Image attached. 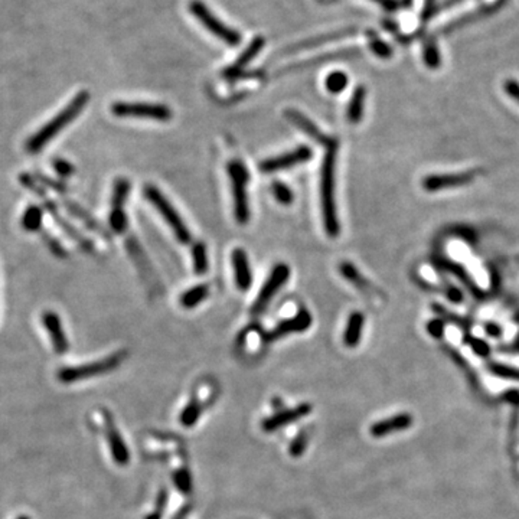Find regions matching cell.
Returning a JSON list of instances; mask_svg holds the SVG:
<instances>
[{"instance_id": "40", "label": "cell", "mask_w": 519, "mask_h": 519, "mask_svg": "<svg viewBox=\"0 0 519 519\" xmlns=\"http://www.w3.org/2000/svg\"><path fill=\"white\" fill-rule=\"evenodd\" d=\"M52 166H54L55 172L58 175H61V176H71L74 173V166L71 165L69 162H67L64 159H55L54 163H52Z\"/></svg>"}, {"instance_id": "26", "label": "cell", "mask_w": 519, "mask_h": 519, "mask_svg": "<svg viewBox=\"0 0 519 519\" xmlns=\"http://www.w3.org/2000/svg\"><path fill=\"white\" fill-rule=\"evenodd\" d=\"M130 192V182L127 179H117L114 182V189H113V198H111V210H124V203L127 201Z\"/></svg>"}, {"instance_id": "32", "label": "cell", "mask_w": 519, "mask_h": 519, "mask_svg": "<svg viewBox=\"0 0 519 519\" xmlns=\"http://www.w3.org/2000/svg\"><path fill=\"white\" fill-rule=\"evenodd\" d=\"M201 412H202V406L198 403V399H192V401L181 412V424L188 428L195 426L201 417Z\"/></svg>"}, {"instance_id": "22", "label": "cell", "mask_w": 519, "mask_h": 519, "mask_svg": "<svg viewBox=\"0 0 519 519\" xmlns=\"http://www.w3.org/2000/svg\"><path fill=\"white\" fill-rule=\"evenodd\" d=\"M352 32L353 31H349V29H344V31H339V32H332V34L320 35L318 38L306 39L303 42L296 43L293 48H287L286 52H298V51H306V49H310V48H316V47L322 45V43L332 42V41H338V39H342L345 36H349V34H352Z\"/></svg>"}, {"instance_id": "27", "label": "cell", "mask_w": 519, "mask_h": 519, "mask_svg": "<svg viewBox=\"0 0 519 519\" xmlns=\"http://www.w3.org/2000/svg\"><path fill=\"white\" fill-rule=\"evenodd\" d=\"M463 342L470 348V351L476 355V357L479 358H483V360H487L489 357H491L492 353V349H491V345H489L485 339L482 338H478V336H473L470 333H465V338H463Z\"/></svg>"}, {"instance_id": "18", "label": "cell", "mask_w": 519, "mask_h": 519, "mask_svg": "<svg viewBox=\"0 0 519 519\" xmlns=\"http://www.w3.org/2000/svg\"><path fill=\"white\" fill-rule=\"evenodd\" d=\"M339 272L344 276L345 280H348L351 285H353L361 293L368 296V298H381L382 296L379 290H377L369 280H366L357 269H355V265L352 263H348V261L340 263Z\"/></svg>"}, {"instance_id": "29", "label": "cell", "mask_w": 519, "mask_h": 519, "mask_svg": "<svg viewBox=\"0 0 519 519\" xmlns=\"http://www.w3.org/2000/svg\"><path fill=\"white\" fill-rule=\"evenodd\" d=\"M487 369H489V373H491L495 377H498V378L519 382V368H516V366L507 365V364H502V362H489Z\"/></svg>"}, {"instance_id": "20", "label": "cell", "mask_w": 519, "mask_h": 519, "mask_svg": "<svg viewBox=\"0 0 519 519\" xmlns=\"http://www.w3.org/2000/svg\"><path fill=\"white\" fill-rule=\"evenodd\" d=\"M365 326V316L361 311H353L349 315L346 328L344 332V344L346 348H357L361 344Z\"/></svg>"}, {"instance_id": "17", "label": "cell", "mask_w": 519, "mask_h": 519, "mask_svg": "<svg viewBox=\"0 0 519 519\" xmlns=\"http://www.w3.org/2000/svg\"><path fill=\"white\" fill-rule=\"evenodd\" d=\"M231 260H232L236 287H239V290L241 291H247L251 287V283H253V276H251L247 253L241 248H235L232 251Z\"/></svg>"}, {"instance_id": "37", "label": "cell", "mask_w": 519, "mask_h": 519, "mask_svg": "<svg viewBox=\"0 0 519 519\" xmlns=\"http://www.w3.org/2000/svg\"><path fill=\"white\" fill-rule=\"evenodd\" d=\"M426 331L433 339H443L444 333H446V323H444L443 319H433L427 322Z\"/></svg>"}, {"instance_id": "13", "label": "cell", "mask_w": 519, "mask_h": 519, "mask_svg": "<svg viewBox=\"0 0 519 519\" xmlns=\"http://www.w3.org/2000/svg\"><path fill=\"white\" fill-rule=\"evenodd\" d=\"M313 410V407H311L309 403H303L298 407L294 408H290V410H285V411H280L274 415H272V417L265 419L263 423H261V427L265 433H272V432H276V430L285 427L286 424H291L294 421H298L303 417H306V415L310 414V411Z\"/></svg>"}, {"instance_id": "39", "label": "cell", "mask_w": 519, "mask_h": 519, "mask_svg": "<svg viewBox=\"0 0 519 519\" xmlns=\"http://www.w3.org/2000/svg\"><path fill=\"white\" fill-rule=\"evenodd\" d=\"M175 482H176L177 487H179L182 492H189V491H190V483H192V482H190V476H189L188 470H179V472H176V474H175Z\"/></svg>"}, {"instance_id": "31", "label": "cell", "mask_w": 519, "mask_h": 519, "mask_svg": "<svg viewBox=\"0 0 519 519\" xmlns=\"http://www.w3.org/2000/svg\"><path fill=\"white\" fill-rule=\"evenodd\" d=\"M348 82H349V78L345 72L335 71L326 77L324 85H326V90H328L329 93L340 94L348 87Z\"/></svg>"}, {"instance_id": "23", "label": "cell", "mask_w": 519, "mask_h": 519, "mask_svg": "<svg viewBox=\"0 0 519 519\" xmlns=\"http://www.w3.org/2000/svg\"><path fill=\"white\" fill-rule=\"evenodd\" d=\"M127 248H129V251H130V254H131L133 260L136 261V264H137V267H139V270H140L142 276H143L147 281H149L151 285H156V286H157V280H156V276H155V273H153V270H152V267L149 265V261H147V260L144 258L143 251H142L140 247L136 244V241H135V240H130V241L127 243Z\"/></svg>"}, {"instance_id": "30", "label": "cell", "mask_w": 519, "mask_h": 519, "mask_svg": "<svg viewBox=\"0 0 519 519\" xmlns=\"http://www.w3.org/2000/svg\"><path fill=\"white\" fill-rule=\"evenodd\" d=\"M192 261H194V270L197 274H205L208 272V251L202 241H198L192 247Z\"/></svg>"}, {"instance_id": "36", "label": "cell", "mask_w": 519, "mask_h": 519, "mask_svg": "<svg viewBox=\"0 0 519 519\" xmlns=\"http://www.w3.org/2000/svg\"><path fill=\"white\" fill-rule=\"evenodd\" d=\"M371 49H373V52L378 56V58H382V59H388L391 55H393V49L385 43L384 41L378 39L374 34H371V43H369Z\"/></svg>"}, {"instance_id": "2", "label": "cell", "mask_w": 519, "mask_h": 519, "mask_svg": "<svg viewBox=\"0 0 519 519\" xmlns=\"http://www.w3.org/2000/svg\"><path fill=\"white\" fill-rule=\"evenodd\" d=\"M88 101H90V94H88V91H80L67 104L65 109L59 111L51 122H48L45 126H42V129H39L35 135L27 140V152L39 153L43 146L48 144L58 133H61L69 123L76 120L77 115L85 109Z\"/></svg>"}, {"instance_id": "43", "label": "cell", "mask_w": 519, "mask_h": 519, "mask_svg": "<svg viewBox=\"0 0 519 519\" xmlns=\"http://www.w3.org/2000/svg\"><path fill=\"white\" fill-rule=\"evenodd\" d=\"M483 331H485V333H486L487 336H491V338H494V339H499V338H502V335H503L502 326H499V324L495 323V322H487V323H485Z\"/></svg>"}, {"instance_id": "16", "label": "cell", "mask_w": 519, "mask_h": 519, "mask_svg": "<svg viewBox=\"0 0 519 519\" xmlns=\"http://www.w3.org/2000/svg\"><path fill=\"white\" fill-rule=\"evenodd\" d=\"M264 45H265V39L263 36H256L253 41L250 42V45L243 51V54L239 56V59H236V61L232 65L225 68V71L222 72V76L227 77V78L239 77L240 74L244 71V68L261 52Z\"/></svg>"}, {"instance_id": "15", "label": "cell", "mask_w": 519, "mask_h": 519, "mask_svg": "<svg viewBox=\"0 0 519 519\" xmlns=\"http://www.w3.org/2000/svg\"><path fill=\"white\" fill-rule=\"evenodd\" d=\"M42 323H43V326H45V329L48 331V333L51 336L54 351L56 353H65L69 349V342H68L67 335L64 332L63 323H61V319H59V316L55 313V311L48 310L42 315Z\"/></svg>"}, {"instance_id": "34", "label": "cell", "mask_w": 519, "mask_h": 519, "mask_svg": "<svg viewBox=\"0 0 519 519\" xmlns=\"http://www.w3.org/2000/svg\"><path fill=\"white\" fill-rule=\"evenodd\" d=\"M433 309H434V311H436V313L440 316V318H443L444 320H449L452 324H456V326H459V328H461V329H463L465 332L469 329V322L466 320V319H463V318H461V316H457V315H453V313H449V311L446 310V309H444L443 306H440V305H433Z\"/></svg>"}, {"instance_id": "11", "label": "cell", "mask_w": 519, "mask_h": 519, "mask_svg": "<svg viewBox=\"0 0 519 519\" xmlns=\"http://www.w3.org/2000/svg\"><path fill=\"white\" fill-rule=\"evenodd\" d=\"M311 322H313V318H311L310 311L306 310V309H300L298 315L281 322L274 331H272L270 333H267L264 336V339L267 340V342H273V340L281 339L283 336H287L290 333L305 332L310 328Z\"/></svg>"}, {"instance_id": "44", "label": "cell", "mask_w": 519, "mask_h": 519, "mask_svg": "<svg viewBox=\"0 0 519 519\" xmlns=\"http://www.w3.org/2000/svg\"><path fill=\"white\" fill-rule=\"evenodd\" d=\"M374 2L379 3L381 6H384L385 9H394L397 5L395 2H393V0H374Z\"/></svg>"}, {"instance_id": "8", "label": "cell", "mask_w": 519, "mask_h": 519, "mask_svg": "<svg viewBox=\"0 0 519 519\" xmlns=\"http://www.w3.org/2000/svg\"><path fill=\"white\" fill-rule=\"evenodd\" d=\"M289 277H290V267L287 264L280 263L274 265V269L272 270L269 278H267L263 289L260 290L257 296V300L253 305V309H251V313H253L254 316L261 315L265 310V307L270 305L272 299L274 298V294L286 285Z\"/></svg>"}, {"instance_id": "24", "label": "cell", "mask_w": 519, "mask_h": 519, "mask_svg": "<svg viewBox=\"0 0 519 519\" xmlns=\"http://www.w3.org/2000/svg\"><path fill=\"white\" fill-rule=\"evenodd\" d=\"M208 296H210V287L206 285H198L195 287L189 289L181 296V306L185 309H194L198 305H201Z\"/></svg>"}, {"instance_id": "38", "label": "cell", "mask_w": 519, "mask_h": 519, "mask_svg": "<svg viewBox=\"0 0 519 519\" xmlns=\"http://www.w3.org/2000/svg\"><path fill=\"white\" fill-rule=\"evenodd\" d=\"M307 443H309V436H307V433L306 432H302L298 437H296L293 441H291V444H290V454L293 456V457H300L303 453H305V450H306V448H307Z\"/></svg>"}, {"instance_id": "28", "label": "cell", "mask_w": 519, "mask_h": 519, "mask_svg": "<svg viewBox=\"0 0 519 519\" xmlns=\"http://www.w3.org/2000/svg\"><path fill=\"white\" fill-rule=\"evenodd\" d=\"M42 218H43V212L41 208L31 205L22 215V227L29 232L38 231L42 225Z\"/></svg>"}, {"instance_id": "33", "label": "cell", "mask_w": 519, "mask_h": 519, "mask_svg": "<svg viewBox=\"0 0 519 519\" xmlns=\"http://www.w3.org/2000/svg\"><path fill=\"white\" fill-rule=\"evenodd\" d=\"M423 58H424V64L432 68V69H436L440 67L441 64V58H440V51L439 48L434 45V43L428 42L424 45L423 48Z\"/></svg>"}, {"instance_id": "42", "label": "cell", "mask_w": 519, "mask_h": 519, "mask_svg": "<svg viewBox=\"0 0 519 519\" xmlns=\"http://www.w3.org/2000/svg\"><path fill=\"white\" fill-rule=\"evenodd\" d=\"M444 294H446V298L453 303H462L463 302V291L461 289H457L456 286L448 285L446 287H444Z\"/></svg>"}, {"instance_id": "35", "label": "cell", "mask_w": 519, "mask_h": 519, "mask_svg": "<svg viewBox=\"0 0 519 519\" xmlns=\"http://www.w3.org/2000/svg\"><path fill=\"white\" fill-rule=\"evenodd\" d=\"M272 190H273V195L274 198L281 203V205H290L293 202V192L291 189L285 185L283 182H274L273 186H272Z\"/></svg>"}, {"instance_id": "41", "label": "cell", "mask_w": 519, "mask_h": 519, "mask_svg": "<svg viewBox=\"0 0 519 519\" xmlns=\"http://www.w3.org/2000/svg\"><path fill=\"white\" fill-rule=\"evenodd\" d=\"M503 91L507 93L515 102L519 104V82L516 80H507L503 82Z\"/></svg>"}, {"instance_id": "25", "label": "cell", "mask_w": 519, "mask_h": 519, "mask_svg": "<svg viewBox=\"0 0 519 519\" xmlns=\"http://www.w3.org/2000/svg\"><path fill=\"white\" fill-rule=\"evenodd\" d=\"M65 205H67V208H68V211H71V212H72L74 215H76L77 218H80L88 228L93 230V231L97 232L98 235L104 236V239H109V234H107L106 231H104V230L100 227L98 222H97L90 214H88L87 211H84L82 208H80L78 205L72 203V202H67Z\"/></svg>"}, {"instance_id": "10", "label": "cell", "mask_w": 519, "mask_h": 519, "mask_svg": "<svg viewBox=\"0 0 519 519\" xmlns=\"http://www.w3.org/2000/svg\"><path fill=\"white\" fill-rule=\"evenodd\" d=\"M311 156H313V153H311L309 146H300V147H298V149H294L291 152H287V153H283L280 156H276V157L261 162L260 170L264 172V173H273V172H277V170L289 169V168H293V166L302 165V163H306Z\"/></svg>"}, {"instance_id": "4", "label": "cell", "mask_w": 519, "mask_h": 519, "mask_svg": "<svg viewBox=\"0 0 519 519\" xmlns=\"http://www.w3.org/2000/svg\"><path fill=\"white\" fill-rule=\"evenodd\" d=\"M228 176L232 184L234 194V215L240 225H245L250 219V208L247 198V184L250 179L248 170L241 160H231L227 166Z\"/></svg>"}, {"instance_id": "45", "label": "cell", "mask_w": 519, "mask_h": 519, "mask_svg": "<svg viewBox=\"0 0 519 519\" xmlns=\"http://www.w3.org/2000/svg\"><path fill=\"white\" fill-rule=\"evenodd\" d=\"M18 519H31V518H29V516H26V515H21Z\"/></svg>"}, {"instance_id": "5", "label": "cell", "mask_w": 519, "mask_h": 519, "mask_svg": "<svg viewBox=\"0 0 519 519\" xmlns=\"http://www.w3.org/2000/svg\"><path fill=\"white\" fill-rule=\"evenodd\" d=\"M189 12L192 13V16H195L202 23L205 29H208V31L222 42L228 43L231 47L240 45L241 34L227 26L221 19H218L212 13V10L208 8L202 0H192L189 3Z\"/></svg>"}, {"instance_id": "3", "label": "cell", "mask_w": 519, "mask_h": 519, "mask_svg": "<svg viewBox=\"0 0 519 519\" xmlns=\"http://www.w3.org/2000/svg\"><path fill=\"white\" fill-rule=\"evenodd\" d=\"M124 358H126V352H117V353L110 355L109 358H104L96 362L84 364L78 366H65L61 371H58L56 377L64 384H72V382H78L87 378H91V377L104 375L120 366Z\"/></svg>"}, {"instance_id": "7", "label": "cell", "mask_w": 519, "mask_h": 519, "mask_svg": "<svg viewBox=\"0 0 519 519\" xmlns=\"http://www.w3.org/2000/svg\"><path fill=\"white\" fill-rule=\"evenodd\" d=\"M111 113L122 118H144V120L169 122L172 120V111L165 104L153 102H124L118 101L111 106Z\"/></svg>"}, {"instance_id": "9", "label": "cell", "mask_w": 519, "mask_h": 519, "mask_svg": "<svg viewBox=\"0 0 519 519\" xmlns=\"http://www.w3.org/2000/svg\"><path fill=\"white\" fill-rule=\"evenodd\" d=\"M474 179H476V172H473V170L449 173V175H428L423 179L421 186L426 192H440V190H449V189L467 186Z\"/></svg>"}, {"instance_id": "6", "label": "cell", "mask_w": 519, "mask_h": 519, "mask_svg": "<svg viewBox=\"0 0 519 519\" xmlns=\"http://www.w3.org/2000/svg\"><path fill=\"white\" fill-rule=\"evenodd\" d=\"M144 197H146L147 201L155 205V208L159 211V214L163 218H165V221L172 228L177 241H179L181 244H189L190 243V232H189L186 224L184 222V219L181 218V215L176 212V210L172 206V203L165 198V195H163L156 186L147 185L144 188Z\"/></svg>"}, {"instance_id": "12", "label": "cell", "mask_w": 519, "mask_h": 519, "mask_svg": "<svg viewBox=\"0 0 519 519\" xmlns=\"http://www.w3.org/2000/svg\"><path fill=\"white\" fill-rule=\"evenodd\" d=\"M414 423L412 415L410 412H399L393 415V417L379 420L374 423L369 428V433L373 437L381 439L390 434H395L399 432H406Z\"/></svg>"}, {"instance_id": "1", "label": "cell", "mask_w": 519, "mask_h": 519, "mask_svg": "<svg viewBox=\"0 0 519 519\" xmlns=\"http://www.w3.org/2000/svg\"><path fill=\"white\" fill-rule=\"evenodd\" d=\"M336 156H338V142L326 147V153L322 160L320 169V203L324 231L331 239H336L340 232V224L336 211Z\"/></svg>"}, {"instance_id": "14", "label": "cell", "mask_w": 519, "mask_h": 519, "mask_svg": "<svg viewBox=\"0 0 519 519\" xmlns=\"http://www.w3.org/2000/svg\"><path fill=\"white\" fill-rule=\"evenodd\" d=\"M285 117L287 118L289 122H291L296 127L300 129L302 131H305L306 135L309 137L313 139L315 142H318L319 144L322 146H326L328 147L329 144H332L335 142L333 137H329L326 136L324 133H322L319 130V127L310 120V118H307L303 113H300L299 110H294V109H287L285 110Z\"/></svg>"}, {"instance_id": "21", "label": "cell", "mask_w": 519, "mask_h": 519, "mask_svg": "<svg viewBox=\"0 0 519 519\" xmlns=\"http://www.w3.org/2000/svg\"><path fill=\"white\" fill-rule=\"evenodd\" d=\"M365 98H366L365 87L358 85L352 93V97L348 104V110H346V118L351 124H358L362 120L364 109H365Z\"/></svg>"}, {"instance_id": "19", "label": "cell", "mask_w": 519, "mask_h": 519, "mask_svg": "<svg viewBox=\"0 0 519 519\" xmlns=\"http://www.w3.org/2000/svg\"><path fill=\"white\" fill-rule=\"evenodd\" d=\"M107 440H109V446H110V452H111L114 463H117L118 466L129 465L130 462L129 448L126 446L122 434L118 433V430L114 426H109L107 428Z\"/></svg>"}]
</instances>
